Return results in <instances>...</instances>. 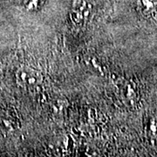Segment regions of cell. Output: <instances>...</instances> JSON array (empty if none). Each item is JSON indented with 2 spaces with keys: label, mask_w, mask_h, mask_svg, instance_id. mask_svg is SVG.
Listing matches in <instances>:
<instances>
[{
  "label": "cell",
  "mask_w": 157,
  "mask_h": 157,
  "mask_svg": "<svg viewBox=\"0 0 157 157\" xmlns=\"http://www.w3.org/2000/svg\"><path fill=\"white\" fill-rule=\"evenodd\" d=\"M140 11L148 17L157 15V0H139Z\"/></svg>",
  "instance_id": "cell-3"
},
{
  "label": "cell",
  "mask_w": 157,
  "mask_h": 157,
  "mask_svg": "<svg viewBox=\"0 0 157 157\" xmlns=\"http://www.w3.org/2000/svg\"><path fill=\"white\" fill-rule=\"evenodd\" d=\"M0 125L4 128L5 130L12 131L17 128V120L16 117L9 111L2 110L0 111Z\"/></svg>",
  "instance_id": "cell-2"
},
{
  "label": "cell",
  "mask_w": 157,
  "mask_h": 157,
  "mask_svg": "<svg viewBox=\"0 0 157 157\" xmlns=\"http://www.w3.org/2000/svg\"><path fill=\"white\" fill-rule=\"evenodd\" d=\"M17 81L25 88H33L42 82V75L36 69L30 67H23L17 70Z\"/></svg>",
  "instance_id": "cell-1"
}]
</instances>
